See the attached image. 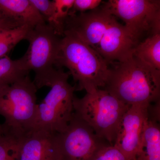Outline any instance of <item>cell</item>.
<instances>
[{
    "mask_svg": "<svg viewBox=\"0 0 160 160\" xmlns=\"http://www.w3.org/2000/svg\"><path fill=\"white\" fill-rule=\"evenodd\" d=\"M105 90L127 106L146 105L160 100V71L133 53L112 63Z\"/></svg>",
    "mask_w": 160,
    "mask_h": 160,
    "instance_id": "6da1fadb",
    "label": "cell"
},
{
    "mask_svg": "<svg viewBox=\"0 0 160 160\" xmlns=\"http://www.w3.org/2000/svg\"><path fill=\"white\" fill-rule=\"evenodd\" d=\"M69 69L76 90L87 92L105 88L110 69L106 60L74 35L65 31L61 40L56 67Z\"/></svg>",
    "mask_w": 160,
    "mask_h": 160,
    "instance_id": "7a4b0ae2",
    "label": "cell"
},
{
    "mask_svg": "<svg viewBox=\"0 0 160 160\" xmlns=\"http://www.w3.org/2000/svg\"><path fill=\"white\" fill-rule=\"evenodd\" d=\"M74 113L91 127L96 134L113 146L121 120L130 106L105 89H95L73 99Z\"/></svg>",
    "mask_w": 160,
    "mask_h": 160,
    "instance_id": "3957f363",
    "label": "cell"
},
{
    "mask_svg": "<svg viewBox=\"0 0 160 160\" xmlns=\"http://www.w3.org/2000/svg\"><path fill=\"white\" fill-rule=\"evenodd\" d=\"M37 88L29 75L0 86V115L7 131L22 137L32 130L35 117Z\"/></svg>",
    "mask_w": 160,
    "mask_h": 160,
    "instance_id": "277c9868",
    "label": "cell"
},
{
    "mask_svg": "<svg viewBox=\"0 0 160 160\" xmlns=\"http://www.w3.org/2000/svg\"><path fill=\"white\" fill-rule=\"evenodd\" d=\"M70 74L58 69L49 82L51 88L46 97L38 104L32 129H42L60 133L67 129L74 113L73 99L75 86L68 82Z\"/></svg>",
    "mask_w": 160,
    "mask_h": 160,
    "instance_id": "5b68a950",
    "label": "cell"
},
{
    "mask_svg": "<svg viewBox=\"0 0 160 160\" xmlns=\"http://www.w3.org/2000/svg\"><path fill=\"white\" fill-rule=\"evenodd\" d=\"M47 23L30 29L26 40L29 48L24 55L30 71L34 72L33 81L37 89L48 86L57 72L56 64L62 38Z\"/></svg>",
    "mask_w": 160,
    "mask_h": 160,
    "instance_id": "8992f818",
    "label": "cell"
},
{
    "mask_svg": "<svg viewBox=\"0 0 160 160\" xmlns=\"http://www.w3.org/2000/svg\"><path fill=\"white\" fill-rule=\"evenodd\" d=\"M101 7L122 20L134 41L146 32L160 33V1L156 0H109Z\"/></svg>",
    "mask_w": 160,
    "mask_h": 160,
    "instance_id": "52a82bcc",
    "label": "cell"
},
{
    "mask_svg": "<svg viewBox=\"0 0 160 160\" xmlns=\"http://www.w3.org/2000/svg\"><path fill=\"white\" fill-rule=\"evenodd\" d=\"M58 136L62 160H92L100 149L110 145L74 113L67 129Z\"/></svg>",
    "mask_w": 160,
    "mask_h": 160,
    "instance_id": "ba28073f",
    "label": "cell"
},
{
    "mask_svg": "<svg viewBox=\"0 0 160 160\" xmlns=\"http://www.w3.org/2000/svg\"><path fill=\"white\" fill-rule=\"evenodd\" d=\"M148 106H130L121 120L113 146L128 160L137 157L143 127L148 118Z\"/></svg>",
    "mask_w": 160,
    "mask_h": 160,
    "instance_id": "9c48e42d",
    "label": "cell"
},
{
    "mask_svg": "<svg viewBox=\"0 0 160 160\" xmlns=\"http://www.w3.org/2000/svg\"><path fill=\"white\" fill-rule=\"evenodd\" d=\"M17 160H62L58 133L37 129L26 132Z\"/></svg>",
    "mask_w": 160,
    "mask_h": 160,
    "instance_id": "30bf717a",
    "label": "cell"
},
{
    "mask_svg": "<svg viewBox=\"0 0 160 160\" xmlns=\"http://www.w3.org/2000/svg\"><path fill=\"white\" fill-rule=\"evenodd\" d=\"M0 15L19 26L33 28L46 23L30 0H0Z\"/></svg>",
    "mask_w": 160,
    "mask_h": 160,
    "instance_id": "8fae6325",
    "label": "cell"
},
{
    "mask_svg": "<svg viewBox=\"0 0 160 160\" xmlns=\"http://www.w3.org/2000/svg\"><path fill=\"white\" fill-rule=\"evenodd\" d=\"M138 156L143 160H160V123L148 118L143 127Z\"/></svg>",
    "mask_w": 160,
    "mask_h": 160,
    "instance_id": "7c38bea8",
    "label": "cell"
},
{
    "mask_svg": "<svg viewBox=\"0 0 160 160\" xmlns=\"http://www.w3.org/2000/svg\"><path fill=\"white\" fill-rule=\"evenodd\" d=\"M132 53L143 62L160 71V33L149 36L139 43Z\"/></svg>",
    "mask_w": 160,
    "mask_h": 160,
    "instance_id": "4fadbf2b",
    "label": "cell"
},
{
    "mask_svg": "<svg viewBox=\"0 0 160 160\" xmlns=\"http://www.w3.org/2000/svg\"><path fill=\"white\" fill-rule=\"evenodd\" d=\"M25 56L12 60L8 55L0 58V86L9 85L29 75Z\"/></svg>",
    "mask_w": 160,
    "mask_h": 160,
    "instance_id": "5bb4252c",
    "label": "cell"
},
{
    "mask_svg": "<svg viewBox=\"0 0 160 160\" xmlns=\"http://www.w3.org/2000/svg\"><path fill=\"white\" fill-rule=\"evenodd\" d=\"M32 27L23 26L16 28L0 29V58L8 53L26 36Z\"/></svg>",
    "mask_w": 160,
    "mask_h": 160,
    "instance_id": "9a60e30c",
    "label": "cell"
},
{
    "mask_svg": "<svg viewBox=\"0 0 160 160\" xmlns=\"http://www.w3.org/2000/svg\"><path fill=\"white\" fill-rule=\"evenodd\" d=\"M54 13L47 22L54 29L57 34L63 36L65 20L72 8L74 0H53Z\"/></svg>",
    "mask_w": 160,
    "mask_h": 160,
    "instance_id": "2e32d148",
    "label": "cell"
},
{
    "mask_svg": "<svg viewBox=\"0 0 160 160\" xmlns=\"http://www.w3.org/2000/svg\"><path fill=\"white\" fill-rule=\"evenodd\" d=\"M22 137L5 129L0 136V160H17Z\"/></svg>",
    "mask_w": 160,
    "mask_h": 160,
    "instance_id": "e0dca14e",
    "label": "cell"
},
{
    "mask_svg": "<svg viewBox=\"0 0 160 160\" xmlns=\"http://www.w3.org/2000/svg\"><path fill=\"white\" fill-rule=\"evenodd\" d=\"M92 160H128L114 146L108 145L100 149Z\"/></svg>",
    "mask_w": 160,
    "mask_h": 160,
    "instance_id": "ac0fdd59",
    "label": "cell"
},
{
    "mask_svg": "<svg viewBox=\"0 0 160 160\" xmlns=\"http://www.w3.org/2000/svg\"><path fill=\"white\" fill-rule=\"evenodd\" d=\"M30 2L47 22L54 13V1L30 0Z\"/></svg>",
    "mask_w": 160,
    "mask_h": 160,
    "instance_id": "d6986e66",
    "label": "cell"
},
{
    "mask_svg": "<svg viewBox=\"0 0 160 160\" xmlns=\"http://www.w3.org/2000/svg\"><path fill=\"white\" fill-rule=\"evenodd\" d=\"M102 3L101 0H74L73 6L69 15L75 14L78 12H84L88 10H94Z\"/></svg>",
    "mask_w": 160,
    "mask_h": 160,
    "instance_id": "ffe728a7",
    "label": "cell"
},
{
    "mask_svg": "<svg viewBox=\"0 0 160 160\" xmlns=\"http://www.w3.org/2000/svg\"><path fill=\"white\" fill-rule=\"evenodd\" d=\"M20 27L15 23L0 15V29Z\"/></svg>",
    "mask_w": 160,
    "mask_h": 160,
    "instance_id": "44dd1931",
    "label": "cell"
},
{
    "mask_svg": "<svg viewBox=\"0 0 160 160\" xmlns=\"http://www.w3.org/2000/svg\"><path fill=\"white\" fill-rule=\"evenodd\" d=\"M5 129L4 128V126H3V124H0V136L2 135L5 132Z\"/></svg>",
    "mask_w": 160,
    "mask_h": 160,
    "instance_id": "7402d4cb",
    "label": "cell"
},
{
    "mask_svg": "<svg viewBox=\"0 0 160 160\" xmlns=\"http://www.w3.org/2000/svg\"><path fill=\"white\" fill-rule=\"evenodd\" d=\"M133 160H143L142 159V158H141V157H140L138 156V157H137V158H136L135 159Z\"/></svg>",
    "mask_w": 160,
    "mask_h": 160,
    "instance_id": "603a6c76",
    "label": "cell"
}]
</instances>
